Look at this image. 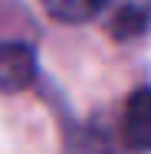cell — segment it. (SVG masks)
<instances>
[{
	"mask_svg": "<svg viewBox=\"0 0 151 154\" xmlns=\"http://www.w3.org/2000/svg\"><path fill=\"white\" fill-rule=\"evenodd\" d=\"M125 141L135 151H151V85L128 95L125 105Z\"/></svg>",
	"mask_w": 151,
	"mask_h": 154,
	"instance_id": "cell-3",
	"label": "cell"
},
{
	"mask_svg": "<svg viewBox=\"0 0 151 154\" xmlns=\"http://www.w3.org/2000/svg\"><path fill=\"white\" fill-rule=\"evenodd\" d=\"M102 17L115 39H138L151 30V0H105Z\"/></svg>",
	"mask_w": 151,
	"mask_h": 154,
	"instance_id": "cell-2",
	"label": "cell"
},
{
	"mask_svg": "<svg viewBox=\"0 0 151 154\" xmlns=\"http://www.w3.org/2000/svg\"><path fill=\"white\" fill-rule=\"evenodd\" d=\"M36 72H39V59L30 43H23V39L0 43V92L13 95L30 89L36 82Z\"/></svg>",
	"mask_w": 151,
	"mask_h": 154,
	"instance_id": "cell-1",
	"label": "cell"
},
{
	"mask_svg": "<svg viewBox=\"0 0 151 154\" xmlns=\"http://www.w3.org/2000/svg\"><path fill=\"white\" fill-rule=\"evenodd\" d=\"M39 3L59 23H89L105 10V0H39Z\"/></svg>",
	"mask_w": 151,
	"mask_h": 154,
	"instance_id": "cell-4",
	"label": "cell"
}]
</instances>
